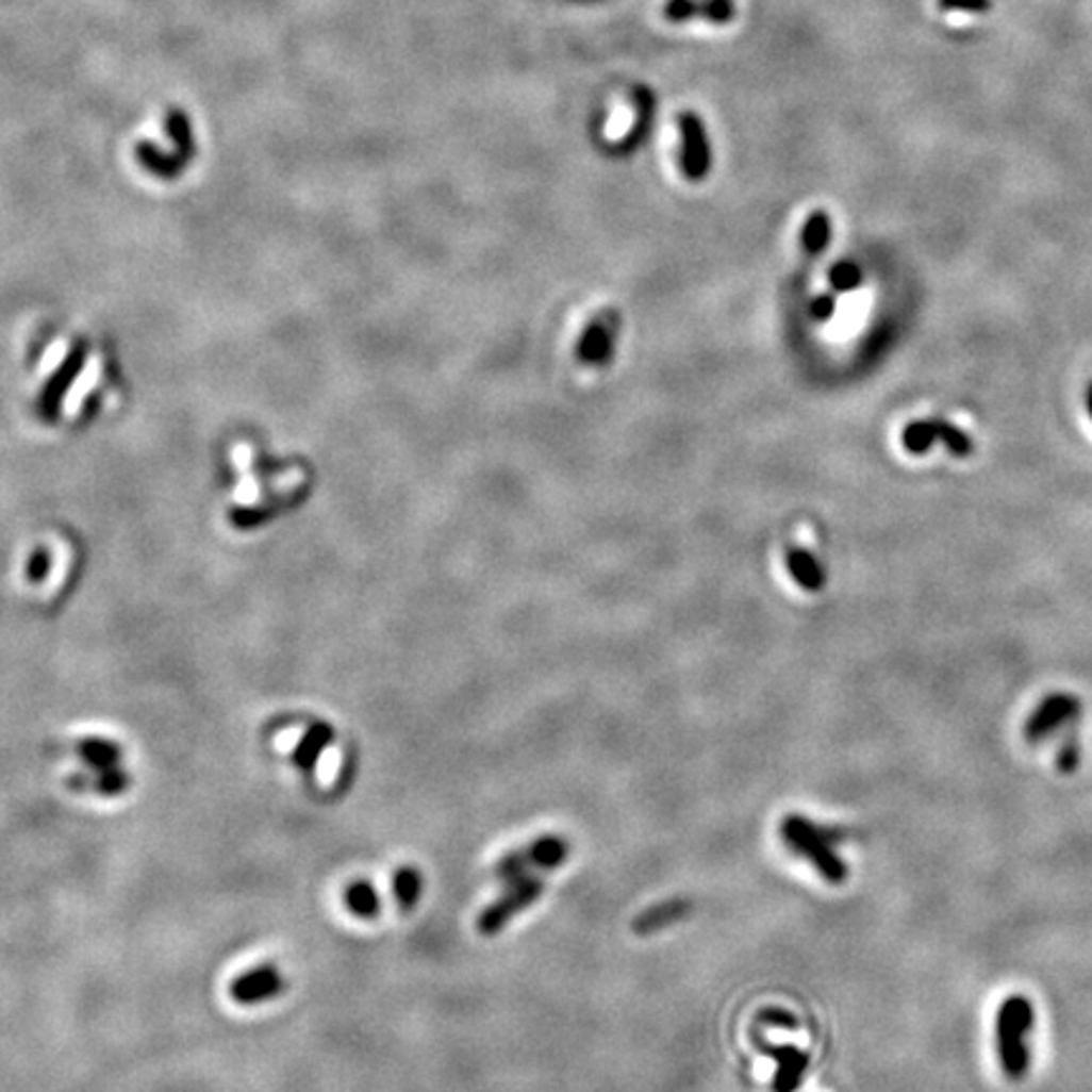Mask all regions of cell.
I'll return each mask as SVG.
<instances>
[{"mask_svg": "<svg viewBox=\"0 0 1092 1092\" xmlns=\"http://www.w3.org/2000/svg\"><path fill=\"white\" fill-rule=\"evenodd\" d=\"M1035 1029V1004L1024 994H1011L996 1011V1057L1007 1080L1020 1082L1031 1064L1029 1035Z\"/></svg>", "mask_w": 1092, "mask_h": 1092, "instance_id": "6da1fadb", "label": "cell"}, {"mask_svg": "<svg viewBox=\"0 0 1092 1092\" xmlns=\"http://www.w3.org/2000/svg\"><path fill=\"white\" fill-rule=\"evenodd\" d=\"M779 834L794 855H799L801 860H807L817 870L822 880L832 882V886H842L847 880V865L834 849L832 832L814 825L812 820L801 817V814H787L779 825Z\"/></svg>", "mask_w": 1092, "mask_h": 1092, "instance_id": "7a4b0ae2", "label": "cell"}, {"mask_svg": "<svg viewBox=\"0 0 1092 1092\" xmlns=\"http://www.w3.org/2000/svg\"><path fill=\"white\" fill-rule=\"evenodd\" d=\"M542 893L544 882L534 878V875H524V878L509 880L506 882L501 898L491 903V906L481 913V919H478V930H481L483 936H496L516 913L534 906V903L542 898Z\"/></svg>", "mask_w": 1092, "mask_h": 1092, "instance_id": "3957f363", "label": "cell"}, {"mask_svg": "<svg viewBox=\"0 0 1092 1092\" xmlns=\"http://www.w3.org/2000/svg\"><path fill=\"white\" fill-rule=\"evenodd\" d=\"M1082 704L1077 696H1070V693H1049L1044 696L1040 704H1037L1035 711L1029 713V718L1024 721V739L1029 744H1042L1060 733L1064 726L1075 724L1080 718Z\"/></svg>", "mask_w": 1092, "mask_h": 1092, "instance_id": "277c9868", "label": "cell"}, {"mask_svg": "<svg viewBox=\"0 0 1092 1092\" xmlns=\"http://www.w3.org/2000/svg\"><path fill=\"white\" fill-rule=\"evenodd\" d=\"M569 855V845L557 834H546V838H539L531 842L529 847L518 849V853L506 855V858L496 865L498 880L509 882L516 878H524V875H531V870H555L562 865Z\"/></svg>", "mask_w": 1092, "mask_h": 1092, "instance_id": "5b68a950", "label": "cell"}, {"mask_svg": "<svg viewBox=\"0 0 1092 1092\" xmlns=\"http://www.w3.org/2000/svg\"><path fill=\"white\" fill-rule=\"evenodd\" d=\"M936 441H943L950 456L966 458L971 456V450H974V443H971V437L963 433V430L954 428V425L943 420H919L910 423L908 428L903 430V448L913 456L928 453Z\"/></svg>", "mask_w": 1092, "mask_h": 1092, "instance_id": "8992f818", "label": "cell"}, {"mask_svg": "<svg viewBox=\"0 0 1092 1092\" xmlns=\"http://www.w3.org/2000/svg\"><path fill=\"white\" fill-rule=\"evenodd\" d=\"M754 1044L761 1049V1055L772 1057L777 1062V1075L772 1080L774 1092H797L801 1080H805L809 1068V1055L794 1044H772L764 1037L754 1035Z\"/></svg>", "mask_w": 1092, "mask_h": 1092, "instance_id": "52a82bcc", "label": "cell"}, {"mask_svg": "<svg viewBox=\"0 0 1092 1092\" xmlns=\"http://www.w3.org/2000/svg\"><path fill=\"white\" fill-rule=\"evenodd\" d=\"M283 989H286V981H283L279 969L266 963V966H255L248 974L238 976L231 983V996L238 1004H261L276 999Z\"/></svg>", "mask_w": 1092, "mask_h": 1092, "instance_id": "ba28073f", "label": "cell"}, {"mask_svg": "<svg viewBox=\"0 0 1092 1092\" xmlns=\"http://www.w3.org/2000/svg\"><path fill=\"white\" fill-rule=\"evenodd\" d=\"M688 913H691V903L667 900V903H660V906L647 908L643 915H638L635 923H632V928H635V933H640V936L658 933L660 928L673 926V923L685 919Z\"/></svg>", "mask_w": 1092, "mask_h": 1092, "instance_id": "9c48e42d", "label": "cell"}, {"mask_svg": "<svg viewBox=\"0 0 1092 1092\" xmlns=\"http://www.w3.org/2000/svg\"><path fill=\"white\" fill-rule=\"evenodd\" d=\"M787 569H789V575L794 577V582L801 586V590L820 592L822 586H825V572H822L817 559H814L805 549L787 551Z\"/></svg>", "mask_w": 1092, "mask_h": 1092, "instance_id": "30bf717a", "label": "cell"}, {"mask_svg": "<svg viewBox=\"0 0 1092 1092\" xmlns=\"http://www.w3.org/2000/svg\"><path fill=\"white\" fill-rule=\"evenodd\" d=\"M334 741V728L329 724H312L309 731L303 733V739L296 746V764H299L301 772H312L316 759L321 757V751Z\"/></svg>", "mask_w": 1092, "mask_h": 1092, "instance_id": "8fae6325", "label": "cell"}, {"mask_svg": "<svg viewBox=\"0 0 1092 1092\" xmlns=\"http://www.w3.org/2000/svg\"><path fill=\"white\" fill-rule=\"evenodd\" d=\"M612 340H615V324L597 321L579 342V357L586 362H602L612 352Z\"/></svg>", "mask_w": 1092, "mask_h": 1092, "instance_id": "7c38bea8", "label": "cell"}, {"mask_svg": "<svg viewBox=\"0 0 1092 1092\" xmlns=\"http://www.w3.org/2000/svg\"><path fill=\"white\" fill-rule=\"evenodd\" d=\"M77 751H79V757L84 759L97 774L106 772V768L119 766V759H121L119 746L114 744V741H106V739H84L77 746Z\"/></svg>", "mask_w": 1092, "mask_h": 1092, "instance_id": "4fadbf2b", "label": "cell"}, {"mask_svg": "<svg viewBox=\"0 0 1092 1092\" xmlns=\"http://www.w3.org/2000/svg\"><path fill=\"white\" fill-rule=\"evenodd\" d=\"M344 903H347L349 913L357 915V919H377L380 913V898H377L373 882L357 880L347 888L344 893Z\"/></svg>", "mask_w": 1092, "mask_h": 1092, "instance_id": "5bb4252c", "label": "cell"}, {"mask_svg": "<svg viewBox=\"0 0 1092 1092\" xmlns=\"http://www.w3.org/2000/svg\"><path fill=\"white\" fill-rule=\"evenodd\" d=\"M395 898H397V906H400L404 913L408 910L415 908V903L420 900V893H423V878L420 873H417V867L413 865H404L395 873Z\"/></svg>", "mask_w": 1092, "mask_h": 1092, "instance_id": "9a60e30c", "label": "cell"}, {"mask_svg": "<svg viewBox=\"0 0 1092 1092\" xmlns=\"http://www.w3.org/2000/svg\"><path fill=\"white\" fill-rule=\"evenodd\" d=\"M683 127H685V172H691L693 178H698V175H704L706 165H708L704 137H700L696 119H685Z\"/></svg>", "mask_w": 1092, "mask_h": 1092, "instance_id": "2e32d148", "label": "cell"}, {"mask_svg": "<svg viewBox=\"0 0 1092 1092\" xmlns=\"http://www.w3.org/2000/svg\"><path fill=\"white\" fill-rule=\"evenodd\" d=\"M829 235H832V226H829L827 215L812 213L805 222V231H801V248L807 253H822L829 243Z\"/></svg>", "mask_w": 1092, "mask_h": 1092, "instance_id": "e0dca14e", "label": "cell"}, {"mask_svg": "<svg viewBox=\"0 0 1092 1092\" xmlns=\"http://www.w3.org/2000/svg\"><path fill=\"white\" fill-rule=\"evenodd\" d=\"M829 283H832V288H838V292H855L862 283L860 266L853 261L834 263V266L829 268Z\"/></svg>", "mask_w": 1092, "mask_h": 1092, "instance_id": "ac0fdd59", "label": "cell"}, {"mask_svg": "<svg viewBox=\"0 0 1092 1092\" xmlns=\"http://www.w3.org/2000/svg\"><path fill=\"white\" fill-rule=\"evenodd\" d=\"M127 787H130V774L119 766L99 772L97 781H94V789H97L101 797H117Z\"/></svg>", "mask_w": 1092, "mask_h": 1092, "instance_id": "d6986e66", "label": "cell"}, {"mask_svg": "<svg viewBox=\"0 0 1092 1092\" xmlns=\"http://www.w3.org/2000/svg\"><path fill=\"white\" fill-rule=\"evenodd\" d=\"M1077 766H1080V741H1077V737H1068L1060 751H1057V768L1062 774H1072L1077 772Z\"/></svg>", "mask_w": 1092, "mask_h": 1092, "instance_id": "ffe728a7", "label": "cell"}, {"mask_svg": "<svg viewBox=\"0 0 1092 1092\" xmlns=\"http://www.w3.org/2000/svg\"><path fill=\"white\" fill-rule=\"evenodd\" d=\"M757 1024H766V1027H787V1029H797V1016L789 1014V1011L784 1009H764L761 1014L757 1016Z\"/></svg>", "mask_w": 1092, "mask_h": 1092, "instance_id": "44dd1931", "label": "cell"}, {"mask_svg": "<svg viewBox=\"0 0 1092 1092\" xmlns=\"http://www.w3.org/2000/svg\"><path fill=\"white\" fill-rule=\"evenodd\" d=\"M989 0H941V9L950 11H987Z\"/></svg>", "mask_w": 1092, "mask_h": 1092, "instance_id": "7402d4cb", "label": "cell"}, {"mask_svg": "<svg viewBox=\"0 0 1092 1092\" xmlns=\"http://www.w3.org/2000/svg\"><path fill=\"white\" fill-rule=\"evenodd\" d=\"M812 314L817 316V319H829V316L834 314V299L832 296H817L812 303Z\"/></svg>", "mask_w": 1092, "mask_h": 1092, "instance_id": "603a6c76", "label": "cell"}, {"mask_svg": "<svg viewBox=\"0 0 1092 1092\" xmlns=\"http://www.w3.org/2000/svg\"><path fill=\"white\" fill-rule=\"evenodd\" d=\"M1088 413H1090V417H1092V384L1088 387Z\"/></svg>", "mask_w": 1092, "mask_h": 1092, "instance_id": "cb8c5ba5", "label": "cell"}]
</instances>
